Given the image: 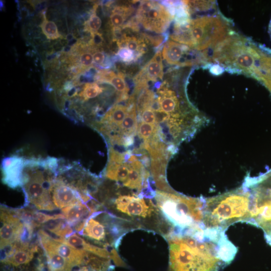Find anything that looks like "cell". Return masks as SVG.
<instances>
[{
    "mask_svg": "<svg viewBox=\"0 0 271 271\" xmlns=\"http://www.w3.org/2000/svg\"><path fill=\"white\" fill-rule=\"evenodd\" d=\"M164 236L169 244V271H217L230 263L237 251L225 231L202 223L173 227Z\"/></svg>",
    "mask_w": 271,
    "mask_h": 271,
    "instance_id": "6da1fadb",
    "label": "cell"
},
{
    "mask_svg": "<svg viewBox=\"0 0 271 271\" xmlns=\"http://www.w3.org/2000/svg\"><path fill=\"white\" fill-rule=\"evenodd\" d=\"M250 203V191L244 183L232 191L204 198L202 223L206 228L224 231L236 222L248 223Z\"/></svg>",
    "mask_w": 271,
    "mask_h": 271,
    "instance_id": "7a4b0ae2",
    "label": "cell"
},
{
    "mask_svg": "<svg viewBox=\"0 0 271 271\" xmlns=\"http://www.w3.org/2000/svg\"><path fill=\"white\" fill-rule=\"evenodd\" d=\"M53 165L51 157L45 159H25L22 175L21 187L26 196L27 204L39 210L56 209L49 193L53 175Z\"/></svg>",
    "mask_w": 271,
    "mask_h": 271,
    "instance_id": "3957f363",
    "label": "cell"
},
{
    "mask_svg": "<svg viewBox=\"0 0 271 271\" xmlns=\"http://www.w3.org/2000/svg\"><path fill=\"white\" fill-rule=\"evenodd\" d=\"M155 199L159 211L173 227L183 228L202 222L204 199L162 191L156 192Z\"/></svg>",
    "mask_w": 271,
    "mask_h": 271,
    "instance_id": "277c9868",
    "label": "cell"
},
{
    "mask_svg": "<svg viewBox=\"0 0 271 271\" xmlns=\"http://www.w3.org/2000/svg\"><path fill=\"white\" fill-rule=\"evenodd\" d=\"M250 193L248 223L262 229L271 245V171L258 178L245 179Z\"/></svg>",
    "mask_w": 271,
    "mask_h": 271,
    "instance_id": "5b68a950",
    "label": "cell"
},
{
    "mask_svg": "<svg viewBox=\"0 0 271 271\" xmlns=\"http://www.w3.org/2000/svg\"><path fill=\"white\" fill-rule=\"evenodd\" d=\"M1 263L4 271L48 270L46 256L38 238L30 244L15 241L1 249Z\"/></svg>",
    "mask_w": 271,
    "mask_h": 271,
    "instance_id": "8992f818",
    "label": "cell"
},
{
    "mask_svg": "<svg viewBox=\"0 0 271 271\" xmlns=\"http://www.w3.org/2000/svg\"><path fill=\"white\" fill-rule=\"evenodd\" d=\"M123 220L109 212L99 210L87 219L79 234L96 246L106 249L111 246L117 248L120 238L125 232Z\"/></svg>",
    "mask_w": 271,
    "mask_h": 271,
    "instance_id": "52a82bcc",
    "label": "cell"
},
{
    "mask_svg": "<svg viewBox=\"0 0 271 271\" xmlns=\"http://www.w3.org/2000/svg\"><path fill=\"white\" fill-rule=\"evenodd\" d=\"M187 27L191 48L198 51L212 48L232 31L228 21L218 14L190 19Z\"/></svg>",
    "mask_w": 271,
    "mask_h": 271,
    "instance_id": "ba28073f",
    "label": "cell"
},
{
    "mask_svg": "<svg viewBox=\"0 0 271 271\" xmlns=\"http://www.w3.org/2000/svg\"><path fill=\"white\" fill-rule=\"evenodd\" d=\"M174 16L169 8L157 1H142L136 19L147 30L161 34L170 25Z\"/></svg>",
    "mask_w": 271,
    "mask_h": 271,
    "instance_id": "9c48e42d",
    "label": "cell"
},
{
    "mask_svg": "<svg viewBox=\"0 0 271 271\" xmlns=\"http://www.w3.org/2000/svg\"><path fill=\"white\" fill-rule=\"evenodd\" d=\"M206 54V51L200 52L185 45L169 40L164 46L162 56L170 65L191 66L209 64Z\"/></svg>",
    "mask_w": 271,
    "mask_h": 271,
    "instance_id": "30bf717a",
    "label": "cell"
},
{
    "mask_svg": "<svg viewBox=\"0 0 271 271\" xmlns=\"http://www.w3.org/2000/svg\"><path fill=\"white\" fill-rule=\"evenodd\" d=\"M112 204L110 208L132 218H150L157 211L156 206L151 200L147 202L140 196L119 195Z\"/></svg>",
    "mask_w": 271,
    "mask_h": 271,
    "instance_id": "8fae6325",
    "label": "cell"
},
{
    "mask_svg": "<svg viewBox=\"0 0 271 271\" xmlns=\"http://www.w3.org/2000/svg\"><path fill=\"white\" fill-rule=\"evenodd\" d=\"M24 226L14 209L1 206V249L16 241Z\"/></svg>",
    "mask_w": 271,
    "mask_h": 271,
    "instance_id": "7c38bea8",
    "label": "cell"
},
{
    "mask_svg": "<svg viewBox=\"0 0 271 271\" xmlns=\"http://www.w3.org/2000/svg\"><path fill=\"white\" fill-rule=\"evenodd\" d=\"M162 55L157 52L154 57L146 64L134 78L135 92L138 93L146 88L149 81L155 82L162 79L164 75Z\"/></svg>",
    "mask_w": 271,
    "mask_h": 271,
    "instance_id": "4fadbf2b",
    "label": "cell"
},
{
    "mask_svg": "<svg viewBox=\"0 0 271 271\" xmlns=\"http://www.w3.org/2000/svg\"><path fill=\"white\" fill-rule=\"evenodd\" d=\"M96 211L83 202L62 209L65 219L74 231L79 234L82 231L87 219Z\"/></svg>",
    "mask_w": 271,
    "mask_h": 271,
    "instance_id": "5bb4252c",
    "label": "cell"
},
{
    "mask_svg": "<svg viewBox=\"0 0 271 271\" xmlns=\"http://www.w3.org/2000/svg\"><path fill=\"white\" fill-rule=\"evenodd\" d=\"M24 158L13 155L5 158L2 164V180L12 188L21 187Z\"/></svg>",
    "mask_w": 271,
    "mask_h": 271,
    "instance_id": "9a60e30c",
    "label": "cell"
},
{
    "mask_svg": "<svg viewBox=\"0 0 271 271\" xmlns=\"http://www.w3.org/2000/svg\"><path fill=\"white\" fill-rule=\"evenodd\" d=\"M54 237L57 240L69 245L75 248L83 250L101 257L115 260V256L110 253L107 249L90 243L76 232H73L65 238Z\"/></svg>",
    "mask_w": 271,
    "mask_h": 271,
    "instance_id": "2e32d148",
    "label": "cell"
},
{
    "mask_svg": "<svg viewBox=\"0 0 271 271\" xmlns=\"http://www.w3.org/2000/svg\"><path fill=\"white\" fill-rule=\"evenodd\" d=\"M96 80L100 82L110 84L120 93L119 101L127 98L129 88L122 74H116L112 71H100L97 74Z\"/></svg>",
    "mask_w": 271,
    "mask_h": 271,
    "instance_id": "e0dca14e",
    "label": "cell"
},
{
    "mask_svg": "<svg viewBox=\"0 0 271 271\" xmlns=\"http://www.w3.org/2000/svg\"><path fill=\"white\" fill-rule=\"evenodd\" d=\"M130 170V163L108 162L104 175L107 179L120 183L125 187Z\"/></svg>",
    "mask_w": 271,
    "mask_h": 271,
    "instance_id": "ac0fdd59",
    "label": "cell"
},
{
    "mask_svg": "<svg viewBox=\"0 0 271 271\" xmlns=\"http://www.w3.org/2000/svg\"><path fill=\"white\" fill-rule=\"evenodd\" d=\"M127 114L119 126L120 134H123L127 137H132L137 129V118L136 110V104H133L129 106Z\"/></svg>",
    "mask_w": 271,
    "mask_h": 271,
    "instance_id": "d6986e66",
    "label": "cell"
},
{
    "mask_svg": "<svg viewBox=\"0 0 271 271\" xmlns=\"http://www.w3.org/2000/svg\"><path fill=\"white\" fill-rule=\"evenodd\" d=\"M117 43L119 48L124 47L132 51L135 54L136 58L145 53V45L141 39L123 35Z\"/></svg>",
    "mask_w": 271,
    "mask_h": 271,
    "instance_id": "ffe728a7",
    "label": "cell"
},
{
    "mask_svg": "<svg viewBox=\"0 0 271 271\" xmlns=\"http://www.w3.org/2000/svg\"><path fill=\"white\" fill-rule=\"evenodd\" d=\"M132 9L127 6H117L112 10L110 22L112 29H119L131 15Z\"/></svg>",
    "mask_w": 271,
    "mask_h": 271,
    "instance_id": "44dd1931",
    "label": "cell"
},
{
    "mask_svg": "<svg viewBox=\"0 0 271 271\" xmlns=\"http://www.w3.org/2000/svg\"><path fill=\"white\" fill-rule=\"evenodd\" d=\"M102 88L96 83H86L82 90L78 94L79 97L84 101L94 98L102 92Z\"/></svg>",
    "mask_w": 271,
    "mask_h": 271,
    "instance_id": "7402d4cb",
    "label": "cell"
},
{
    "mask_svg": "<svg viewBox=\"0 0 271 271\" xmlns=\"http://www.w3.org/2000/svg\"><path fill=\"white\" fill-rule=\"evenodd\" d=\"M154 92L147 88L143 89L140 95L137 103V110L140 113L142 110L147 107H152L155 100Z\"/></svg>",
    "mask_w": 271,
    "mask_h": 271,
    "instance_id": "603a6c76",
    "label": "cell"
},
{
    "mask_svg": "<svg viewBox=\"0 0 271 271\" xmlns=\"http://www.w3.org/2000/svg\"><path fill=\"white\" fill-rule=\"evenodd\" d=\"M41 27L43 34L48 39L55 40L60 38V35L54 22L48 21L44 18Z\"/></svg>",
    "mask_w": 271,
    "mask_h": 271,
    "instance_id": "cb8c5ba5",
    "label": "cell"
},
{
    "mask_svg": "<svg viewBox=\"0 0 271 271\" xmlns=\"http://www.w3.org/2000/svg\"><path fill=\"white\" fill-rule=\"evenodd\" d=\"M158 127L156 124H150L142 122L140 123L138 129L139 136L147 142L150 140V138L156 134Z\"/></svg>",
    "mask_w": 271,
    "mask_h": 271,
    "instance_id": "d4e9b609",
    "label": "cell"
},
{
    "mask_svg": "<svg viewBox=\"0 0 271 271\" xmlns=\"http://www.w3.org/2000/svg\"><path fill=\"white\" fill-rule=\"evenodd\" d=\"M101 23L100 18L96 15L94 12L85 22V29L91 35H93L98 33V30L101 27Z\"/></svg>",
    "mask_w": 271,
    "mask_h": 271,
    "instance_id": "484cf974",
    "label": "cell"
},
{
    "mask_svg": "<svg viewBox=\"0 0 271 271\" xmlns=\"http://www.w3.org/2000/svg\"><path fill=\"white\" fill-rule=\"evenodd\" d=\"M94 63L93 54L89 51L81 53L79 57V64L82 70L90 69Z\"/></svg>",
    "mask_w": 271,
    "mask_h": 271,
    "instance_id": "4316f807",
    "label": "cell"
},
{
    "mask_svg": "<svg viewBox=\"0 0 271 271\" xmlns=\"http://www.w3.org/2000/svg\"><path fill=\"white\" fill-rule=\"evenodd\" d=\"M141 119L144 122L156 124V115L152 107H147L140 112Z\"/></svg>",
    "mask_w": 271,
    "mask_h": 271,
    "instance_id": "83f0119b",
    "label": "cell"
},
{
    "mask_svg": "<svg viewBox=\"0 0 271 271\" xmlns=\"http://www.w3.org/2000/svg\"><path fill=\"white\" fill-rule=\"evenodd\" d=\"M117 55L120 59L125 62H130L137 59L135 54L132 51L124 47L119 48Z\"/></svg>",
    "mask_w": 271,
    "mask_h": 271,
    "instance_id": "f1b7e54d",
    "label": "cell"
},
{
    "mask_svg": "<svg viewBox=\"0 0 271 271\" xmlns=\"http://www.w3.org/2000/svg\"><path fill=\"white\" fill-rule=\"evenodd\" d=\"M92 52L94 63L97 65H102L105 60L104 53L101 51L95 50V48L92 49Z\"/></svg>",
    "mask_w": 271,
    "mask_h": 271,
    "instance_id": "f546056e",
    "label": "cell"
},
{
    "mask_svg": "<svg viewBox=\"0 0 271 271\" xmlns=\"http://www.w3.org/2000/svg\"><path fill=\"white\" fill-rule=\"evenodd\" d=\"M224 68L218 64H215L210 67V71L211 73L215 75H218L223 73Z\"/></svg>",
    "mask_w": 271,
    "mask_h": 271,
    "instance_id": "4dcf8cb0",
    "label": "cell"
},
{
    "mask_svg": "<svg viewBox=\"0 0 271 271\" xmlns=\"http://www.w3.org/2000/svg\"><path fill=\"white\" fill-rule=\"evenodd\" d=\"M268 33L271 38V19L268 25Z\"/></svg>",
    "mask_w": 271,
    "mask_h": 271,
    "instance_id": "1f68e13d",
    "label": "cell"
}]
</instances>
